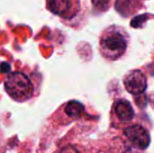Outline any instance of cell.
I'll use <instances>...</instances> for the list:
<instances>
[{
	"label": "cell",
	"instance_id": "cell-1",
	"mask_svg": "<svg viewBox=\"0 0 154 153\" xmlns=\"http://www.w3.org/2000/svg\"><path fill=\"white\" fill-rule=\"evenodd\" d=\"M129 38L123 27L112 25L107 27L99 38V51L103 58L116 61L127 50Z\"/></svg>",
	"mask_w": 154,
	"mask_h": 153
},
{
	"label": "cell",
	"instance_id": "cell-2",
	"mask_svg": "<svg viewBox=\"0 0 154 153\" xmlns=\"http://www.w3.org/2000/svg\"><path fill=\"white\" fill-rule=\"evenodd\" d=\"M6 92L13 100L23 102L32 97L34 86L27 75L20 71L11 72L5 80Z\"/></svg>",
	"mask_w": 154,
	"mask_h": 153
},
{
	"label": "cell",
	"instance_id": "cell-3",
	"mask_svg": "<svg viewBox=\"0 0 154 153\" xmlns=\"http://www.w3.org/2000/svg\"><path fill=\"white\" fill-rule=\"evenodd\" d=\"M47 8L54 14L64 19H72L79 11L77 0H47Z\"/></svg>",
	"mask_w": 154,
	"mask_h": 153
},
{
	"label": "cell",
	"instance_id": "cell-4",
	"mask_svg": "<svg viewBox=\"0 0 154 153\" xmlns=\"http://www.w3.org/2000/svg\"><path fill=\"white\" fill-rule=\"evenodd\" d=\"M123 85L130 94H141L147 88V78L141 70H130L124 76Z\"/></svg>",
	"mask_w": 154,
	"mask_h": 153
},
{
	"label": "cell",
	"instance_id": "cell-5",
	"mask_svg": "<svg viewBox=\"0 0 154 153\" xmlns=\"http://www.w3.org/2000/svg\"><path fill=\"white\" fill-rule=\"evenodd\" d=\"M125 136L132 145L141 149H145L150 142V134L147 130L140 124H133L125 128Z\"/></svg>",
	"mask_w": 154,
	"mask_h": 153
},
{
	"label": "cell",
	"instance_id": "cell-6",
	"mask_svg": "<svg viewBox=\"0 0 154 153\" xmlns=\"http://www.w3.org/2000/svg\"><path fill=\"white\" fill-rule=\"evenodd\" d=\"M112 110L115 117L120 122H129L135 116L132 104L125 99L116 100L113 104Z\"/></svg>",
	"mask_w": 154,
	"mask_h": 153
},
{
	"label": "cell",
	"instance_id": "cell-7",
	"mask_svg": "<svg viewBox=\"0 0 154 153\" xmlns=\"http://www.w3.org/2000/svg\"><path fill=\"white\" fill-rule=\"evenodd\" d=\"M66 113L71 118H76L81 116L84 111V105L77 100H70L65 107Z\"/></svg>",
	"mask_w": 154,
	"mask_h": 153
},
{
	"label": "cell",
	"instance_id": "cell-8",
	"mask_svg": "<svg viewBox=\"0 0 154 153\" xmlns=\"http://www.w3.org/2000/svg\"><path fill=\"white\" fill-rule=\"evenodd\" d=\"M147 19V15L144 14V15H140L138 16L137 17H135V19L132 20V26L134 27H138L140 26V24L142 23V22H145Z\"/></svg>",
	"mask_w": 154,
	"mask_h": 153
},
{
	"label": "cell",
	"instance_id": "cell-9",
	"mask_svg": "<svg viewBox=\"0 0 154 153\" xmlns=\"http://www.w3.org/2000/svg\"><path fill=\"white\" fill-rule=\"evenodd\" d=\"M60 153H79L76 148L72 146H67L62 149Z\"/></svg>",
	"mask_w": 154,
	"mask_h": 153
},
{
	"label": "cell",
	"instance_id": "cell-10",
	"mask_svg": "<svg viewBox=\"0 0 154 153\" xmlns=\"http://www.w3.org/2000/svg\"><path fill=\"white\" fill-rule=\"evenodd\" d=\"M11 69L10 65L8 63H2V64L0 65V70L1 72L4 73V72H8L9 71V70Z\"/></svg>",
	"mask_w": 154,
	"mask_h": 153
}]
</instances>
